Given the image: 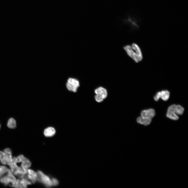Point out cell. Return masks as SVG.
<instances>
[{"label":"cell","instance_id":"obj_6","mask_svg":"<svg viewBox=\"0 0 188 188\" xmlns=\"http://www.w3.org/2000/svg\"><path fill=\"white\" fill-rule=\"evenodd\" d=\"M155 115L154 110L152 109L142 110L140 113L141 116L147 118L151 119Z\"/></svg>","mask_w":188,"mask_h":188},{"label":"cell","instance_id":"obj_13","mask_svg":"<svg viewBox=\"0 0 188 188\" xmlns=\"http://www.w3.org/2000/svg\"><path fill=\"white\" fill-rule=\"evenodd\" d=\"M21 167L28 168L31 166V163L30 160L25 157H24L21 161Z\"/></svg>","mask_w":188,"mask_h":188},{"label":"cell","instance_id":"obj_5","mask_svg":"<svg viewBox=\"0 0 188 188\" xmlns=\"http://www.w3.org/2000/svg\"><path fill=\"white\" fill-rule=\"evenodd\" d=\"M169 92L167 90H164L158 92L154 97L155 100L157 101L160 98L163 100L166 101L169 98Z\"/></svg>","mask_w":188,"mask_h":188},{"label":"cell","instance_id":"obj_15","mask_svg":"<svg viewBox=\"0 0 188 188\" xmlns=\"http://www.w3.org/2000/svg\"><path fill=\"white\" fill-rule=\"evenodd\" d=\"M0 161L1 163L5 165L7 164L6 157L4 152L0 151Z\"/></svg>","mask_w":188,"mask_h":188},{"label":"cell","instance_id":"obj_10","mask_svg":"<svg viewBox=\"0 0 188 188\" xmlns=\"http://www.w3.org/2000/svg\"><path fill=\"white\" fill-rule=\"evenodd\" d=\"M151 119L147 118L140 116L137 118V121L138 123L147 126L149 125L151 123Z\"/></svg>","mask_w":188,"mask_h":188},{"label":"cell","instance_id":"obj_17","mask_svg":"<svg viewBox=\"0 0 188 188\" xmlns=\"http://www.w3.org/2000/svg\"><path fill=\"white\" fill-rule=\"evenodd\" d=\"M95 97L96 101L98 102H102L104 99L102 96L98 94H96Z\"/></svg>","mask_w":188,"mask_h":188},{"label":"cell","instance_id":"obj_4","mask_svg":"<svg viewBox=\"0 0 188 188\" xmlns=\"http://www.w3.org/2000/svg\"><path fill=\"white\" fill-rule=\"evenodd\" d=\"M80 85L79 81L74 78H70L67 80L66 87L70 91L76 92Z\"/></svg>","mask_w":188,"mask_h":188},{"label":"cell","instance_id":"obj_19","mask_svg":"<svg viewBox=\"0 0 188 188\" xmlns=\"http://www.w3.org/2000/svg\"><path fill=\"white\" fill-rule=\"evenodd\" d=\"M51 180L53 186H56L58 184V181L56 179L53 178Z\"/></svg>","mask_w":188,"mask_h":188},{"label":"cell","instance_id":"obj_20","mask_svg":"<svg viewBox=\"0 0 188 188\" xmlns=\"http://www.w3.org/2000/svg\"><path fill=\"white\" fill-rule=\"evenodd\" d=\"M0 128H1V125L0 124Z\"/></svg>","mask_w":188,"mask_h":188},{"label":"cell","instance_id":"obj_7","mask_svg":"<svg viewBox=\"0 0 188 188\" xmlns=\"http://www.w3.org/2000/svg\"><path fill=\"white\" fill-rule=\"evenodd\" d=\"M3 152L6 157L7 164L10 166L13 163L11 150L10 148H8L4 149Z\"/></svg>","mask_w":188,"mask_h":188},{"label":"cell","instance_id":"obj_2","mask_svg":"<svg viewBox=\"0 0 188 188\" xmlns=\"http://www.w3.org/2000/svg\"><path fill=\"white\" fill-rule=\"evenodd\" d=\"M184 110V108L180 105H172L168 108L166 116L171 119L174 120H177L179 119V117L175 113L181 115L183 114Z\"/></svg>","mask_w":188,"mask_h":188},{"label":"cell","instance_id":"obj_11","mask_svg":"<svg viewBox=\"0 0 188 188\" xmlns=\"http://www.w3.org/2000/svg\"><path fill=\"white\" fill-rule=\"evenodd\" d=\"M56 131L52 127H48L45 129L44 131V135L47 137H51L53 136L55 134Z\"/></svg>","mask_w":188,"mask_h":188},{"label":"cell","instance_id":"obj_8","mask_svg":"<svg viewBox=\"0 0 188 188\" xmlns=\"http://www.w3.org/2000/svg\"><path fill=\"white\" fill-rule=\"evenodd\" d=\"M27 177L32 183H35L37 180V173L33 170L28 169Z\"/></svg>","mask_w":188,"mask_h":188},{"label":"cell","instance_id":"obj_1","mask_svg":"<svg viewBox=\"0 0 188 188\" xmlns=\"http://www.w3.org/2000/svg\"><path fill=\"white\" fill-rule=\"evenodd\" d=\"M124 49L127 55L136 62L138 63L142 60L143 56L141 50L136 43H133L131 45H125Z\"/></svg>","mask_w":188,"mask_h":188},{"label":"cell","instance_id":"obj_9","mask_svg":"<svg viewBox=\"0 0 188 188\" xmlns=\"http://www.w3.org/2000/svg\"><path fill=\"white\" fill-rule=\"evenodd\" d=\"M95 92L96 94H98L102 96L104 99L105 98L107 95V90L104 88L100 87L95 90Z\"/></svg>","mask_w":188,"mask_h":188},{"label":"cell","instance_id":"obj_14","mask_svg":"<svg viewBox=\"0 0 188 188\" xmlns=\"http://www.w3.org/2000/svg\"><path fill=\"white\" fill-rule=\"evenodd\" d=\"M0 182L4 185L7 186L11 183V180L7 174L0 178Z\"/></svg>","mask_w":188,"mask_h":188},{"label":"cell","instance_id":"obj_18","mask_svg":"<svg viewBox=\"0 0 188 188\" xmlns=\"http://www.w3.org/2000/svg\"><path fill=\"white\" fill-rule=\"evenodd\" d=\"M24 157V155L22 154L16 157V159L17 162H21Z\"/></svg>","mask_w":188,"mask_h":188},{"label":"cell","instance_id":"obj_12","mask_svg":"<svg viewBox=\"0 0 188 188\" xmlns=\"http://www.w3.org/2000/svg\"><path fill=\"white\" fill-rule=\"evenodd\" d=\"M7 126L9 128L14 129L16 127V120L13 118H9L7 121Z\"/></svg>","mask_w":188,"mask_h":188},{"label":"cell","instance_id":"obj_3","mask_svg":"<svg viewBox=\"0 0 188 188\" xmlns=\"http://www.w3.org/2000/svg\"><path fill=\"white\" fill-rule=\"evenodd\" d=\"M37 180H38L48 187L53 186L52 180L42 172L40 171H37Z\"/></svg>","mask_w":188,"mask_h":188},{"label":"cell","instance_id":"obj_16","mask_svg":"<svg viewBox=\"0 0 188 188\" xmlns=\"http://www.w3.org/2000/svg\"><path fill=\"white\" fill-rule=\"evenodd\" d=\"M8 169L6 166L0 165V178L7 173Z\"/></svg>","mask_w":188,"mask_h":188}]
</instances>
